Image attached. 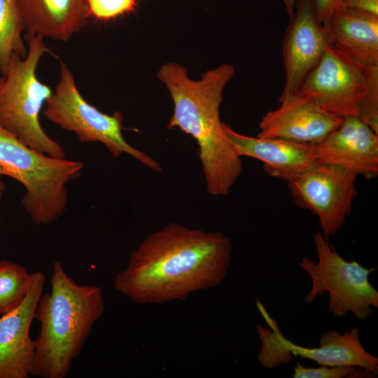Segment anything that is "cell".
<instances>
[{
  "mask_svg": "<svg viewBox=\"0 0 378 378\" xmlns=\"http://www.w3.org/2000/svg\"><path fill=\"white\" fill-rule=\"evenodd\" d=\"M232 248L231 240L220 232L170 223L140 243L113 286L141 304L183 299L225 279Z\"/></svg>",
  "mask_w": 378,
  "mask_h": 378,
  "instance_id": "1",
  "label": "cell"
},
{
  "mask_svg": "<svg viewBox=\"0 0 378 378\" xmlns=\"http://www.w3.org/2000/svg\"><path fill=\"white\" fill-rule=\"evenodd\" d=\"M234 73L232 64H223L193 80L181 64L167 62L157 75L174 104L167 127H177L196 140L206 189L213 196L227 195L242 172L241 157L228 140L220 119L223 90Z\"/></svg>",
  "mask_w": 378,
  "mask_h": 378,
  "instance_id": "2",
  "label": "cell"
},
{
  "mask_svg": "<svg viewBox=\"0 0 378 378\" xmlns=\"http://www.w3.org/2000/svg\"><path fill=\"white\" fill-rule=\"evenodd\" d=\"M104 309L100 287L78 284L55 261L50 291L42 294L36 309L40 330L31 376L65 378Z\"/></svg>",
  "mask_w": 378,
  "mask_h": 378,
  "instance_id": "3",
  "label": "cell"
},
{
  "mask_svg": "<svg viewBox=\"0 0 378 378\" xmlns=\"http://www.w3.org/2000/svg\"><path fill=\"white\" fill-rule=\"evenodd\" d=\"M82 161L54 158L29 147L0 124V176L21 183L22 204L37 225L57 220L66 210L67 184L78 178Z\"/></svg>",
  "mask_w": 378,
  "mask_h": 378,
  "instance_id": "4",
  "label": "cell"
},
{
  "mask_svg": "<svg viewBox=\"0 0 378 378\" xmlns=\"http://www.w3.org/2000/svg\"><path fill=\"white\" fill-rule=\"evenodd\" d=\"M27 52L13 55L6 73L0 77V124L34 150L58 158H65L62 146L42 128L39 115L52 93L36 76L42 56L49 51L43 38L25 34Z\"/></svg>",
  "mask_w": 378,
  "mask_h": 378,
  "instance_id": "5",
  "label": "cell"
},
{
  "mask_svg": "<svg viewBox=\"0 0 378 378\" xmlns=\"http://www.w3.org/2000/svg\"><path fill=\"white\" fill-rule=\"evenodd\" d=\"M317 261L303 257L298 262L311 278L312 286L304 302L312 303L327 292L328 312L335 317L351 312L360 321L366 320L378 307V291L371 284L369 276L376 267L366 268L357 261L345 260L317 230L314 234Z\"/></svg>",
  "mask_w": 378,
  "mask_h": 378,
  "instance_id": "6",
  "label": "cell"
},
{
  "mask_svg": "<svg viewBox=\"0 0 378 378\" xmlns=\"http://www.w3.org/2000/svg\"><path fill=\"white\" fill-rule=\"evenodd\" d=\"M59 80L46 102L43 115L64 130L74 133L82 143H102L113 158L128 154L150 169L161 172L160 164L131 146L122 135L123 118L116 111L110 115L88 103L80 94L74 76L60 62Z\"/></svg>",
  "mask_w": 378,
  "mask_h": 378,
  "instance_id": "7",
  "label": "cell"
},
{
  "mask_svg": "<svg viewBox=\"0 0 378 378\" xmlns=\"http://www.w3.org/2000/svg\"><path fill=\"white\" fill-rule=\"evenodd\" d=\"M377 88L378 66L361 64L330 46L298 92L334 115L358 117L365 98Z\"/></svg>",
  "mask_w": 378,
  "mask_h": 378,
  "instance_id": "8",
  "label": "cell"
},
{
  "mask_svg": "<svg viewBox=\"0 0 378 378\" xmlns=\"http://www.w3.org/2000/svg\"><path fill=\"white\" fill-rule=\"evenodd\" d=\"M259 310L271 328L269 330L256 325L262 343L258 360L262 366L272 369L286 364L292 359V356H295L312 360L321 365H351L377 374L378 358L363 346L357 328L344 333L327 330L321 335L318 347L307 348L284 337L263 306H260Z\"/></svg>",
  "mask_w": 378,
  "mask_h": 378,
  "instance_id": "9",
  "label": "cell"
},
{
  "mask_svg": "<svg viewBox=\"0 0 378 378\" xmlns=\"http://www.w3.org/2000/svg\"><path fill=\"white\" fill-rule=\"evenodd\" d=\"M357 176L338 165L318 163L287 183L297 206L318 216L321 232L328 239L337 234L351 214L358 195Z\"/></svg>",
  "mask_w": 378,
  "mask_h": 378,
  "instance_id": "10",
  "label": "cell"
},
{
  "mask_svg": "<svg viewBox=\"0 0 378 378\" xmlns=\"http://www.w3.org/2000/svg\"><path fill=\"white\" fill-rule=\"evenodd\" d=\"M284 46L285 84L281 97L297 93L305 78L332 45L330 30L319 20L315 0H297Z\"/></svg>",
  "mask_w": 378,
  "mask_h": 378,
  "instance_id": "11",
  "label": "cell"
},
{
  "mask_svg": "<svg viewBox=\"0 0 378 378\" xmlns=\"http://www.w3.org/2000/svg\"><path fill=\"white\" fill-rule=\"evenodd\" d=\"M45 281L42 272L31 273L24 298L0 317V378H28L31 375L35 344L29 331Z\"/></svg>",
  "mask_w": 378,
  "mask_h": 378,
  "instance_id": "12",
  "label": "cell"
},
{
  "mask_svg": "<svg viewBox=\"0 0 378 378\" xmlns=\"http://www.w3.org/2000/svg\"><path fill=\"white\" fill-rule=\"evenodd\" d=\"M279 101L276 108L262 116L258 137L316 144L343 120V118L328 112L310 97L298 92L280 97Z\"/></svg>",
  "mask_w": 378,
  "mask_h": 378,
  "instance_id": "13",
  "label": "cell"
},
{
  "mask_svg": "<svg viewBox=\"0 0 378 378\" xmlns=\"http://www.w3.org/2000/svg\"><path fill=\"white\" fill-rule=\"evenodd\" d=\"M314 148L318 163L338 165L368 179L377 176L378 133L356 116L344 117Z\"/></svg>",
  "mask_w": 378,
  "mask_h": 378,
  "instance_id": "14",
  "label": "cell"
},
{
  "mask_svg": "<svg viewBox=\"0 0 378 378\" xmlns=\"http://www.w3.org/2000/svg\"><path fill=\"white\" fill-rule=\"evenodd\" d=\"M225 133L239 156L261 161L265 172L287 183L310 170L318 162L314 144L279 139L249 136L223 123Z\"/></svg>",
  "mask_w": 378,
  "mask_h": 378,
  "instance_id": "15",
  "label": "cell"
},
{
  "mask_svg": "<svg viewBox=\"0 0 378 378\" xmlns=\"http://www.w3.org/2000/svg\"><path fill=\"white\" fill-rule=\"evenodd\" d=\"M26 34L66 41L87 23L86 0H18Z\"/></svg>",
  "mask_w": 378,
  "mask_h": 378,
  "instance_id": "16",
  "label": "cell"
},
{
  "mask_svg": "<svg viewBox=\"0 0 378 378\" xmlns=\"http://www.w3.org/2000/svg\"><path fill=\"white\" fill-rule=\"evenodd\" d=\"M328 28L333 47L361 64L378 66V16L341 6Z\"/></svg>",
  "mask_w": 378,
  "mask_h": 378,
  "instance_id": "17",
  "label": "cell"
},
{
  "mask_svg": "<svg viewBox=\"0 0 378 378\" xmlns=\"http://www.w3.org/2000/svg\"><path fill=\"white\" fill-rule=\"evenodd\" d=\"M24 27L18 0H0V73L4 75L13 55H27L22 37Z\"/></svg>",
  "mask_w": 378,
  "mask_h": 378,
  "instance_id": "18",
  "label": "cell"
},
{
  "mask_svg": "<svg viewBox=\"0 0 378 378\" xmlns=\"http://www.w3.org/2000/svg\"><path fill=\"white\" fill-rule=\"evenodd\" d=\"M31 279L21 265L7 260H0V314L16 307L24 298Z\"/></svg>",
  "mask_w": 378,
  "mask_h": 378,
  "instance_id": "19",
  "label": "cell"
},
{
  "mask_svg": "<svg viewBox=\"0 0 378 378\" xmlns=\"http://www.w3.org/2000/svg\"><path fill=\"white\" fill-rule=\"evenodd\" d=\"M89 17L108 21L132 13L138 0H86Z\"/></svg>",
  "mask_w": 378,
  "mask_h": 378,
  "instance_id": "20",
  "label": "cell"
},
{
  "mask_svg": "<svg viewBox=\"0 0 378 378\" xmlns=\"http://www.w3.org/2000/svg\"><path fill=\"white\" fill-rule=\"evenodd\" d=\"M358 367L351 365L306 368L299 363L293 368L294 378H344L354 377Z\"/></svg>",
  "mask_w": 378,
  "mask_h": 378,
  "instance_id": "21",
  "label": "cell"
},
{
  "mask_svg": "<svg viewBox=\"0 0 378 378\" xmlns=\"http://www.w3.org/2000/svg\"><path fill=\"white\" fill-rule=\"evenodd\" d=\"M342 0H315L317 15L321 22L328 27L333 13L342 6Z\"/></svg>",
  "mask_w": 378,
  "mask_h": 378,
  "instance_id": "22",
  "label": "cell"
},
{
  "mask_svg": "<svg viewBox=\"0 0 378 378\" xmlns=\"http://www.w3.org/2000/svg\"><path fill=\"white\" fill-rule=\"evenodd\" d=\"M342 6L378 16V0H342Z\"/></svg>",
  "mask_w": 378,
  "mask_h": 378,
  "instance_id": "23",
  "label": "cell"
},
{
  "mask_svg": "<svg viewBox=\"0 0 378 378\" xmlns=\"http://www.w3.org/2000/svg\"><path fill=\"white\" fill-rule=\"evenodd\" d=\"M284 4L285 9L290 18L292 17L294 13L297 0H281Z\"/></svg>",
  "mask_w": 378,
  "mask_h": 378,
  "instance_id": "24",
  "label": "cell"
},
{
  "mask_svg": "<svg viewBox=\"0 0 378 378\" xmlns=\"http://www.w3.org/2000/svg\"><path fill=\"white\" fill-rule=\"evenodd\" d=\"M6 187L3 181L0 180V200L4 196V192L5 191ZM0 220H1V215H0Z\"/></svg>",
  "mask_w": 378,
  "mask_h": 378,
  "instance_id": "25",
  "label": "cell"
}]
</instances>
